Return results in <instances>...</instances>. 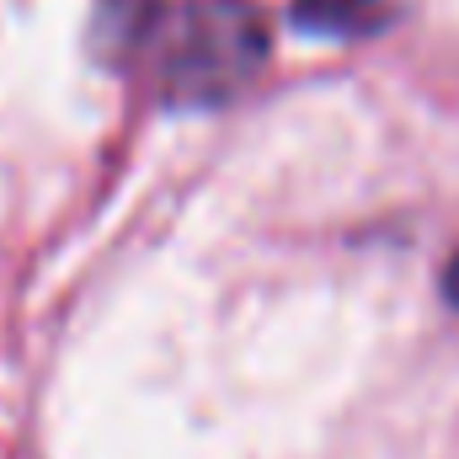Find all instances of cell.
<instances>
[{
    "mask_svg": "<svg viewBox=\"0 0 459 459\" xmlns=\"http://www.w3.org/2000/svg\"><path fill=\"white\" fill-rule=\"evenodd\" d=\"M150 48L160 54V102L177 113H209L262 75L273 32L251 0H187L166 16Z\"/></svg>",
    "mask_w": 459,
    "mask_h": 459,
    "instance_id": "6da1fadb",
    "label": "cell"
},
{
    "mask_svg": "<svg viewBox=\"0 0 459 459\" xmlns=\"http://www.w3.org/2000/svg\"><path fill=\"white\" fill-rule=\"evenodd\" d=\"M171 16V0H97L91 16V48L108 65H134L139 54H150V43L160 38Z\"/></svg>",
    "mask_w": 459,
    "mask_h": 459,
    "instance_id": "7a4b0ae2",
    "label": "cell"
},
{
    "mask_svg": "<svg viewBox=\"0 0 459 459\" xmlns=\"http://www.w3.org/2000/svg\"><path fill=\"white\" fill-rule=\"evenodd\" d=\"M406 0H294V27L321 32V38H374L401 16Z\"/></svg>",
    "mask_w": 459,
    "mask_h": 459,
    "instance_id": "3957f363",
    "label": "cell"
},
{
    "mask_svg": "<svg viewBox=\"0 0 459 459\" xmlns=\"http://www.w3.org/2000/svg\"><path fill=\"white\" fill-rule=\"evenodd\" d=\"M444 299L459 310V251L449 256V267H444Z\"/></svg>",
    "mask_w": 459,
    "mask_h": 459,
    "instance_id": "277c9868",
    "label": "cell"
}]
</instances>
